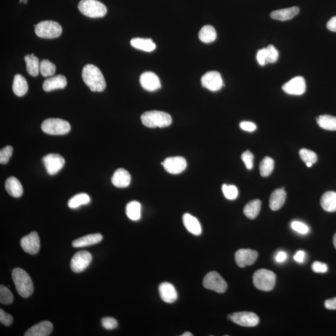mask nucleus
I'll return each mask as SVG.
<instances>
[{
    "mask_svg": "<svg viewBox=\"0 0 336 336\" xmlns=\"http://www.w3.org/2000/svg\"><path fill=\"white\" fill-rule=\"evenodd\" d=\"M90 198L86 193H80L74 196L68 202V206L70 208H76L82 205L88 204L90 202Z\"/></svg>",
    "mask_w": 336,
    "mask_h": 336,
    "instance_id": "36",
    "label": "nucleus"
},
{
    "mask_svg": "<svg viewBox=\"0 0 336 336\" xmlns=\"http://www.w3.org/2000/svg\"><path fill=\"white\" fill-rule=\"evenodd\" d=\"M262 202L259 200H254L250 201L244 208L243 212L246 218L250 220H254L259 214L260 211Z\"/></svg>",
    "mask_w": 336,
    "mask_h": 336,
    "instance_id": "30",
    "label": "nucleus"
},
{
    "mask_svg": "<svg viewBox=\"0 0 336 336\" xmlns=\"http://www.w3.org/2000/svg\"><path fill=\"white\" fill-rule=\"evenodd\" d=\"M42 129L44 133L52 136H63L70 130L68 122L60 118H48L42 124Z\"/></svg>",
    "mask_w": 336,
    "mask_h": 336,
    "instance_id": "6",
    "label": "nucleus"
},
{
    "mask_svg": "<svg viewBox=\"0 0 336 336\" xmlns=\"http://www.w3.org/2000/svg\"><path fill=\"white\" fill-rule=\"evenodd\" d=\"M253 282L257 289L264 292L271 291L276 284V274L268 270H258L254 274Z\"/></svg>",
    "mask_w": 336,
    "mask_h": 336,
    "instance_id": "5",
    "label": "nucleus"
},
{
    "mask_svg": "<svg viewBox=\"0 0 336 336\" xmlns=\"http://www.w3.org/2000/svg\"><path fill=\"white\" fill-rule=\"evenodd\" d=\"M317 123L320 128L326 130L336 131V117L324 114L318 117Z\"/></svg>",
    "mask_w": 336,
    "mask_h": 336,
    "instance_id": "33",
    "label": "nucleus"
},
{
    "mask_svg": "<svg viewBox=\"0 0 336 336\" xmlns=\"http://www.w3.org/2000/svg\"><path fill=\"white\" fill-rule=\"evenodd\" d=\"M320 205L323 210L327 212H334L336 211V192H328L322 196Z\"/></svg>",
    "mask_w": 336,
    "mask_h": 336,
    "instance_id": "27",
    "label": "nucleus"
},
{
    "mask_svg": "<svg viewBox=\"0 0 336 336\" xmlns=\"http://www.w3.org/2000/svg\"><path fill=\"white\" fill-rule=\"evenodd\" d=\"M53 330V325L48 320H44L33 326L25 332V336H48Z\"/></svg>",
    "mask_w": 336,
    "mask_h": 336,
    "instance_id": "18",
    "label": "nucleus"
},
{
    "mask_svg": "<svg viewBox=\"0 0 336 336\" xmlns=\"http://www.w3.org/2000/svg\"><path fill=\"white\" fill-rule=\"evenodd\" d=\"M14 322V318L12 316L5 312L2 309L0 310V322L2 324L9 326Z\"/></svg>",
    "mask_w": 336,
    "mask_h": 336,
    "instance_id": "47",
    "label": "nucleus"
},
{
    "mask_svg": "<svg viewBox=\"0 0 336 336\" xmlns=\"http://www.w3.org/2000/svg\"><path fill=\"white\" fill-rule=\"evenodd\" d=\"M67 86V80L65 76L58 75L45 80L43 84V90L50 92L56 89L64 88Z\"/></svg>",
    "mask_w": 336,
    "mask_h": 336,
    "instance_id": "21",
    "label": "nucleus"
},
{
    "mask_svg": "<svg viewBox=\"0 0 336 336\" xmlns=\"http://www.w3.org/2000/svg\"><path fill=\"white\" fill-rule=\"evenodd\" d=\"M324 306L328 310H336V298L330 300H327L324 302Z\"/></svg>",
    "mask_w": 336,
    "mask_h": 336,
    "instance_id": "50",
    "label": "nucleus"
},
{
    "mask_svg": "<svg viewBox=\"0 0 336 336\" xmlns=\"http://www.w3.org/2000/svg\"><path fill=\"white\" fill-rule=\"evenodd\" d=\"M142 124L148 128H164L169 126L172 123L170 114L161 111H148L144 112L141 116Z\"/></svg>",
    "mask_w": 336,
    "mask_h": 336,
    "instance_id": "3",
    "label": "nucleus"
},
{
    "mask_svg": "<svg viewBox=\"0 0 336 336\" xmlns=\"http://www.w3.org/2000/svg\"><path fill=\"white\" fill-rule=\"evenodd\" d=\"M131 182V176L128 170L120 168L114 172L112 182L114 186L120 188L128 187Z\"/></svg>",
    "mask_w": 336,
    "mask_h": 336,
    "instance_id": "20",
    "label": "nucleus"
},
{
    "mask_svg": "<svg viewBox=\"0 0 336 336\" xmlns=\"http://www.w3.org/2000/svg\"><path fill=\"white\" fill-rule=\"evenodd\" d=\"M300 9L298 7L294 6L276 10L271 12L270 17L272 19L279 20V21H287V20L294 18L299 14Z\"/></svg>",
    "mask_w": 336,
    "mask_h": 336,
    "instance_id": "23",
    "label": "nucleus"
},
{
    "mask_svg": "<svg viewBox=\"0 0 336 336\" xmlns=\"http://www.w3.org/2000/svg\"><path fill=\"white\" fill-rule=\"evenodd\" d=\"M56 70V66L49 60H44L40 62V71L43 77L54 76Z\"/></svg>",
    "mask_w": 336,
    "mask_h": 336,
    "instance_id": "37",
    "label": "nucleus"
},
{
    "mask_svg": "<svg viewBox=\"0 0 336 336\" xmlns=\"http://www.w3.org/2000/svg\"><path fill=\"white\" fill-rule=\"evenodd\" d=\"M132 46L137 50H144L145 52H152L156 48L154 44L151 39H144V38H136L130 40Z\"/></svg>",
    "mask_w": 336,
    "mask_h": 336,
    "instance_id": "29",
    "label": "nucleus"
},
{
    "mask_svg": "<svg viewBox=\"0 0 336 336\" xmlns=\"http://www.w3.org/2000/svg\"><path fill=\"white\" fill-rule=\"evenodd\" d=\"M26 1L27 0H20V2H24V4H26Z\"/></svg>",
    "mask_w": 336,
    "mask_h": 336,
    "instance_id": "57",
    "label": "nucleus"
},
{
    "mask_svg": "<svg viewBox=\"0 0 336 336\" xmlns=\"http://www.w3.org/2000/svg\"><path fill=\"white\" fill-rule=\"evenodd\" d=\"M12 90L15 95L18 96H24L27 93L28 82L24 76L20 74L14 76V83H12Z\"/></svg>",
    "mask_w": 336,
    "mask_h": 336,
    "instance_id": "28",
    "label": "nucleus"
},
{
    "mask_svg": "<svg viewBox=\"0 0 336 336\" xmlns=\"http://www.w3.org/2000/svg\"><path fill=\"white\" fill-rule=\"evenodd\" d=\"M327 28L330 32H336V16L332 17V19L328 22Z\"/></svg>",
    "mask_w": 336,
    "mask_h": 336,
    "instance_id": "51",
    "label": "nucleus"
},
{
    "mask_svg": "<svg viewBox=\"0 0 336 336\" xmlns=\"http://www.w3.org/2000/svg\"><path fill=\"white\" fill-rule=\"evenodd\" d=\"M162 164L164 170L172 174H180L187 167L186 161L184 158L180 156L167 158Z\"/></svg>",
    "mask_w": 336,
    "mask_h": 336,
    "instance_id": "13",
    "label": "nucleus"
},
{
    "mask_svg": "<svg viewBox=\"0 0 336 336\" xmlns=\"http://www.w3.org/2000/svg\"><path fill=\"white\" fill-rule=\"evenodd\" d=\"M292 228L294 231L300 234H306L309 232L310 228L308 226L299 221H294L292 223Z\"/></svg>",
    "mask_w": 336,
    "mask_h": 336,
    "instance_id": "45",
    "label": "nucleus"
},
{
    "mask_svg": "<svg viewBox=\"0 0 336 336\" xmlns=\"http://www.w3.org/2000/svg\"><path fill=\"white\" fill-rule=\"evenodd\" d=\"M12 278L20 296L26 298L32 294L34 286L32 280L24 269L15 268L12 272Z\"/></svg>",
    "mask_w": 336,
    "mask_h": 336,
    "instance_id": "2",
    "label": "nucleus"
},
{
    "mask_svg": "<svg viewBox=\"0 0 336 336\" xmlns=\"http://www.w3.org/2000/svg\"><path fill=\"white\" fill-rule=\"evenodd\" d=\"M14 295L9 288L1 284L0 286V302L4 304H10L14 302Z\"/></svg>",
    "mask_w": 336,
    "mask_h": 336,
    "instance_id": "38",
    "label": "nucleus"
},
{
    "mask_svg": "<svg viewBox=\"0 0 336 336\" xmlns=\"http://www.w3.org/2000/svg\"><path fill=\"white\" fill-rule=\"evenodd\" d=\"M201 83L204 88L212 92L220 90L224 86L220 74L217 71H210L205 74L201 78Z\"/></svg>",
    "mask_w": 336,
    "mask_h": 336,
    "instance_id": "11",
    "label": "nucleus"
},
{
    "mask_svg": "<svg viewBox=\"0 0 336 336\" xmlns=\"http://www.w3.org/2000/svg\"><path fill=\"white\" fill-rule=\"evenodd\" d=\"M141 204L138 201H132L126 205V216L132 220H138L141 218Z\"/></svg>",
    "mask_w": 336,
    "mask_h": 336,
    "instance_id": "34",
    "label": "nucleus"
},
{
    "mask_svg": "<svg viewBox=\"0 0 336 336\" xmlns=\"http://www.w3.org/2000/svg\"><path fill=\"white\" fill-rule=\"evenodd\" d=\"M182 336H193V334L190 332H186L184 334H182Z\"/></svg>",
    "mask_w": 336,
    "mask_h": 336,
    "instance_id": "54",
    "label": "nucleus"
},
{
    "mask_svg": "<svg viewBox=\"0 0 336 336\" xmlns=\"http://www.w3.org/2000/svg\"><path fill=\"white\" fill-rule=\"evenodd\" d=\"M260 172L262 177L269 176L274 170V161L271 158L264 157L260 164Z\"/></svg>",
    "mask_w": 336,
    "mask_h": 336,
    "instance_id": "35",
    "label": "nucleus"
},
{
    "mask_svg": "<svg viewBox=\"0 0 336 336\" xmlns=\"http://www.w3.org/2000/svg\"><path fill=\"white\" fill-rule=\"evenodd\" d=\"M92 256L88 251H80L73 256L70 262V268L74 273H80L88 268Z\"/></svg>",
    "mask_w": 336,
    "mask_h": 336,
    "instance_id": "10",
    "label": "nucleus"
},
{
    "mask_svg": "<svg viewBox=\"0 0 336 336\" xmlns=\"http://www.w3.org/2000/svg\"><path fill=\"white\" fill-rule=\"evenodd\" d=\"M82 77L84 83L92 92H102L106 88V82L102 73L96 66L86 64L84 66Z\"/></svg>",
    "mask_w": 336,
    "mask_h": 336,
    "instance_id": "1",
    "label": "nucleus"
},
{
    "mask_svg": "<svg viewBox=\"0 0 336 336\" xmlns=\"http://www.w3.org/2000/svg\"><path fill=\"white\" fill-rule=\"evenodd\" d=\"M203 286L218 294H224L228 289V285L218 272H210L204 278Z\"/></svg>",
    "mask_w": 336,
    "mask_h": 336,
    "instance_id": "8",
    "label": "nucleus"
},
{
    "mask_svg": "<svg viewBox=\"0 0 336 336\" xmlns=\"http://www.w3.org/2000/svg\"><path fill=\"white\" fill-rule=\"evenodd\" d=\"M78 8L81 14L93 18L104 17L108 12L106 5L98 0H81Z\"/></svg>",
    "mask_w": 336,
    "mask_h": 336,
    "instance_id": "4",
    "label": "nucleus"
},
{
    "mask_svg": "<svg viewBox=\"0 0 336 336\" xmlns=\"http://www.w3.org/2000/svg\"><path fill=\"white\" fill-rule=\"evenodd\" d=\"M20 244L22 250L30 254H38L40 249V239L36 232H32L22 238Z\"/></svg>",
    "mask_w": 336,
    "mask_h": 336,
    "instance_id": "15",
    "label": "nucleus"
},
{
    "mask_svg": "<svg viewBox=\"0 0 336 336\" xmlns=\"http://www.w3.org/2000/svg\"><path fill=\"white\" fill-rule=\"evenodd\" d=\"M228 319L244 327H254L258 324V316L252 312H238L228 316Z\"/></svg>",
    "mask_w": 336,
    "mask_h": 336,
    "instance_id": "9",
    "label": "nucleus"
},
{
    "mask_svg": "<svg viewBox=\"0 0 336 336\" xmlns=\"http://www.w3.org/2000/svg\"><path fill=\"white\" fill-rule=\"evenodd\" d=\"M159 292L162 301L167 304H172L176 301L178 294L176 290L172 284L164 282L160 284Z\"/></svg>",
    "mask_w": 336,
    "mask_h": 336,
    "instance_id": "19",
    "label": "nucleus"
},
{
    "mask_svg": "<svg viewBox=\"0 0 336 336\" xmlns=\"http://www.w3.org/2000/svg\"><path fill=\"white\" fill-rule=\"evenodd\" d=\"M222 190L224 196L228 200H234L238 197V190L235 186L224 184Z\"/></svg>",
    "mask_w": 336,
    "mask_h": 336,
    "instance_id": "40",
    "label": "nucleus"
},
{
    "mask_svg": "<svg viewBox=\"0 0 336 336\" xmlns=\"http://www.w3.org/2000/svg\"><path fill=\"white\" fill-rule=\"evenodd\" d=\"M258 254V252L251 249H240L235 254L236 264L240 268L252 266L256 262Z\"/></svg>",
    "mask_w": 336,
    "mask_h": 336,
    "instance_id": "14",
    "label": "nucleus"
},
{
    "mask_svg": "<svg viewBox=\"0 0 336 336\" xmlns=\"http://www.w3.org/2000/svg\"><path fill=\"white\" fill-rule=\"evenodd\" d=\"M256 60L260 65L264 66L266 64V48L259 50L256 54Z\"/></svg>",
    "mask_w": 336,
    "mask_h": 336,
    "instance_id": "48",
    "label": "nucleus"
},
{
    "mask_svg": "<svg viewBox=\"0 0 336 336\" xmlns=\"http://www.w3.org/2000/svg\"><path fill=\"white\" fill-rule=\"evenodd\" d=\"M312 268L316 274H325L328 270L327 264L320 262H314L312 264Z\"/></svg>",
    "mask_w": 336,
    "mask_h": 336,
    "instance_id": "46",
    "label": "nucleus"
},
{
    "mask_svg": "<svg viewBox=\"0 0 336 336\" xmlns=\"http://www.w3.org/2000/svg\"><path fill=\"white\" fill-rule=\"evenodd\" d=\"M62 32V27L54 21L42 22L35 27L36 34L44 39H54L60 37Z\"/></svg>",
    "mask_w": 336,
    "mask_h": 336,
    "instance_id": "7",
    "label": "nucleus"
},
{
    "mask_svg": "<svg viewBox=\"0 0 336 336\" xmlns=\"http://www.w3.org/2000/svg\"><path fill=\"white\" fill-rule=\"evenodd\" d=\"M282 89L290 95H302L306 91V82L304 78L298 76L284 84Z\"/></svg>",
    "mask_w": 336,
    "mask_h": 336,
    "instance_id": "16",
    "label": "nucleus"
},
{
    "mask_svg": "<svg viewBox=\"0 0 336 336\" xmlns=\"http://www.w3.org/2000/svg\"><path fill=\"white\" fill-rule=\"evenodd\" d=\"M241 158L246 165V169L252 170L254 167V156L253 154L250 151H246L243 152Z\"/></svg>",
    "mask_w": 336,
    "mask_h": 336,
    "instance_id": "43",
    "label": "nucleus"
},
{
    "mask_svg": "<svg viewBox=\"0 0 336 336\" xmlns=\"http://www.w3.org/2000/svg\"><path fill=\"white\" fill-rule=\"evenodd\" d=\"M183 224L186 228L190 234L194 236H200L202 233V228L198 220L190 214H184L182 217Z\"/></svg>",
    "mask_w": 336,
    "mask_h": 336,
    "instance_id": "25",
    "label": "nucleus"
},
{
    "mask_svg": "<svg viewBox=\"0 0 336 336\" xmlns=\"http://www.w3.org/2000/svg\"><path fill=\"white\" fill-rule=\"evenodd\" d=\"M300 156L304 162H312L314 164L318 160L317 154L314 152L310 151V150L302 148L300 150L299 152Z\"/></svg>",
    "mask_w": 336,
    "mask_h": 336,
    "instance_id": "39",
    "label": "nucleus"
},
{
    "mask_svg": "<svg viewBox=\"0 0 336 336\" xmlns=\"http://www.w3.org/2000/svg\"><path fill=\"white\" fill-rule=\"evenodd\" d=\"M102 239L103 236L100 234H89V235L76 239L73 242L72 246L75 248H84V246L100 243Z\"/></svg>",
    "mask_w": 336,
    "mask_h": 336,
    "instance_id": "22",
    "label": "nucleus"
},
{
    "mask_svg": "<svg viewBox=\"0 0 336 336\" xmlns=\"http://www.w3.org/2000/svg\"><path fill=\"white\" fill-rule=\"evenodd\" d=\"M333 244H334V248L336 249V233L334 236V238H333Z\"/></svg>",
    "mask_w": 336,
    "mask_h": 336,
    "instance_id": "55",
    "label": "nucleus"
},
{
    "mask_svg": "<svg viewBox=\"0 0 336 336\" xmlns=\"http://www.w3.org/2000/svg\"><path fill=\"white\" fill-rule=\"evenodd\" d=\"M102 324L106 330H112L118 327V322L113 318H104L102 320Z\"/></svg>",
    "mask_w": 336,
    "mask_h": 336,
    "instance_id": "44",
    "label": "nucleus"
},
{
    "mask_svg": "<svg viewBox=\"0 0 336 336\" xmlns=\"http://www.w3.org/2000/svg\"><path fill=\"white\" fill-rule=\"evenodd\" d=\"M5 189L10 196L14 198H20L24 193L22 183L15 177L8 178L5 182Z\"/></svg>",
    "mask_w": 336,
    "mask_h": 336,
    "instance_id": "24",
    "label": "nucleus"
},
{
    "mask_svg": "<svg viewBox=\"0 0 336 336\" xmlns=\"http://www.w3.org/2000/svg\"><path fill=\"white\" fill-rule=\"evenodd\" d=\"M312 164H312V162H306V166L308 167H309V168L312 167Z\"/></svg>",
    "mask_w": 336,
    "mask_h": 336,
    "instance_id": "56",
    "label": "nucleus"
},
{
    "mask_svg": "<svg viewBox=\"0 0 336 336\" xmlns=\"http://www.w3.org/2000/svg\"><path fill=\"white\" fill-rule=\"evenodd\" d=\"M198 38L203 42H212L217 38V33H216L214 28L210 25H206L201 28L198 32Z\"/></svg>",
    "mask_w": 336,
    "mask_h": 336,
    "instance_id": "32",
    "label": "nucleus"
},
{
    "mask_svg": "<svg viewBox=\"0 0 336 336\" xmlns=\"http://www.w3.org/2000/svg\"><path fill=\"white\" fill-rule=\"evenodd\" d=\"M266 63H274L278 60L279 53L273 45H269L266 48Z\"/></svg>",
    "mask_w": 336,
    "mask_h": 336,
    "instance_id": "41",
    "label": "nucleus"
},
{
    "mask_svg": "<svg viewBox=\"0 0 336 336\" xmlns=\"http://www.w3.org/2000/svg\"><path fill=\"white\" fill-rule=\"evenodd\" d=\"M240 127L244 131L252 132L256 129V124L250 122H242L240 124Z\"/></svg>",
    "mask_w": 336,
    "mask_h": 336,
    "instance_id": "49",
    "label": "nucleus"
},
{
    "mask_svg": "<svg viewBox=\"0 0 336 336\" xmlns=\"http://www.w3.org/2000/svg\"><path fill=\"white\" fill-rule=\"evenodd\" d=\"M43 164L48 174L54 175L62 169L65 164V160L60 154H50L42 158Z\"/></svg>",
    "mask_w": 336,
    "mask_h": 336,
    "instance_id": "12",
    "label": "nucleus"
},
{
    "mask_svg": "<svg viewBox=\"0 0 336 336\" xmlns=\"http://www.w3.org/2000/svg\"><path fill=\"white\" fill-rule=\"evenodd\" d=\"M140 82L142 88L148 91L154 92L161 88L159 78L152 72H145L140 78Z\"/></svg>",
    "mask_w": 336,
    "mask_h": 336,
    "instance_id": "17",
    "label": "nucleus"
},
{
    "mask_svg": "<svg viewBox=\"0 0 336 336\" xmlns=\"http://www.w3.org/2000/svg\"><path fill=\"white\" fill-rule=\"evenodd\" d=\"M14 148L11 146H6L0 151V164H6L12 157Z\"/></svg>",
    "mask_w": 336,
    "mask_h": 336,
    "instance_id": "42",
    "label": "nucleus"
},
{
    "mask_svg": "<svg viewBox=\"0 0 336 336\" xmlns=\"http://www.w3.org/2000/svg\"><path fill=\"white\" fill-rule=\"evenodd\" d=\"M286 193L284 188L274 190L270 198L269 206L272 210H278L284 205Z\"/></svg>",
    "mask_w": 336,
    "mask_h": 336,
    "instance_id": "26",
    "label": "nucleus"
},
{
    "mask_svg": "<svg viewBox=\"0 0 336 336\" xmlns=\"http://www.w3.org/2000/svg\"><path fill=\"white\" fill-rule=\"evenodd\" d=\"M305 253L302 250H300L297 252L295 256H294V260L299 263H302L304 260Z\"/></svg>",
    "mask_w": 336,
    "mask_h": 336,
    "instance_id": "52",
    "label": "nucleus"
},
{
    "mask_svg": "<svg viewBox=\"0 0 336 336\" xmlns=\"http://www.w3.org/2000/svg\"><path fill=\"white\" fill-rule=\"evenodd\" d=\"M287 258V254L284 252H280L276 256V261L278 263H282V262L286 260Z\"/></svg>",
    "mask_w": 336,
    "mask_h": 336,
    "instance_id": "53",
    "label": "nucleus"
},
{
    "mask_svg": "<svg viewBox=\"0 0 336 336\" xmlns=\"http://www.w3.org/2000/svg\"><path fill=\"white\" fill-rule=\"evenodd\" d=\"M24 61L28 73L33 77H36L40 72V62L38 58L33 54H28L24 57Z\"/></svg>",
    "mask_w": 336,
    "mask_h": 336,
    "instance_id": "31",
    "label": "nucleus"
}]
</instances>
